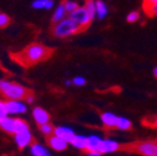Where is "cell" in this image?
Wrapping results in <instances>:
<instances>
[{
	"label": "cell",
	"mask_w": 157,
	"mask_h": 156,
	"mask_svg": "<svg viewBox=\"0 0 157 156\" xmlns=\"http://www.w3.org/2000/svg\"><path fill=\"white\" fill-rule=\"evenodd\" d=\"M54 49L45 46L43 44H39V43H33L28 46H25L21 51H19L16 54L13 55L14 59L25 68L33 66L35 64L41 63L52 55Z\"/></svg>",
	"instance_id": "1"
},
{
	"label": "cell",
	"mask_w": 157,
	"mask_h": 156,
	"mask_svg": "<svg viewBox=\"0 0 157 156\" xmlns=\"http://www.w3.org/2000/svg\"><path fill=\"white\" fill-rule=\"evenodd\" d=\"M0 94L9 100H25L31 91L17 83L0 80Z\"/></svg>",
	"instance_id": "2"
},
{
	"label": "cell",
	"mask_w": 157,
	"mask_h": 156,
	"mask_svg": "<svg viewBox=\"0 0 157 156\" xmlns=\"http://www.w3.org/2000/svg\"><path fill=\"white\" fill-rule=\"evenodd\" d=\"M82 31H85L82 26L78 25L75 20H72L70 18L63 19L59 23H55L52 28V34L57 37H67V36L82 33Z\"/></svg>",
	"instance_id": "3"
},
{
	"label": "cell",
	"mask_w": 157,
	"mask_h": 156,
	"mask_svg": "<svg viewBox=\"0 0 157 156\" xmlns=\"http://www.w3.org/2000/svg\"><path fill=\"white\" fill-rule=\"evenodd\" d=\"M121 150L128 152H136L142 156H157L156 141H133L121 145Z\"/></svg>",
	"instance_id": "4"
},
{
	"label": "cell",
	"mask_w": 157,
	"mask_h": 156,
	"mask_svg": "<svg viewBox=\"0 0 157 156\" xmlns=\"http://www.w3.org/2000/svg\"><path fill=\"white\" fill-rule=\"evenodd\" d=\"M0 129L4 130L8 134H16V132H20V131H25L29 130L28 124L24 120L20 119H11V118H4L0 120Z\"/></svg>",
	"instance_id": "5"
},
{
	"label": "cell",
	"mask_w": 157,
	"mask_h": 156,
	"mask_svg": "<svg viewBox=\"0 0 157 156\" xmlns=\"http://www.w3.org/2000/svg\"><path fill=\"white\" fill-rule=\"evenodd\" d=\"M69 18L72 19V20H75L78 25H81L84 30H86L94 20V19L90 16V14L87 13L85 6H78L76 10H74L72 13L69 14Z\"/></svg>",
	"instance_id": "6"
},
{
	"label": "cell",
	"mask_w": 157,
	"mask_h": 156,
	"mask_svg": "<svg viewBox=\"0 0 157 156\" xmlns=\"http://www.w3.org/2000/svg\"><path fill=\"white\" fill-rule=\"evenodd\" d=\"M46 141H48V145L54 149L55 151H64L67 149V141H65L64 139H61L60 136H57L55 134H51V135H48L46 138Z\"/></svg>",
	"instance_id": "7"
},
{
	"label": "cell",
	"mask_w": 157,
	"mask_h": 156,
	"mask_svg": "<svg viewBox=\"0 0 157 156\" xmlns=\"http://www.w3.org/2000/svg\"><path fill=\"white\" fill-rule=\"evenodd\" d=\"M33 135L30 134L29 130H25V131H20V132H16L15 134V142L17 145V147L20 149H24L28 145H31L33 144Z\"/></svg>",
	"instance_id": "8"
},
{
	"label": "cell",
	"mask_w": 157,
	"mask_h": 156,
	"mask_svg": "<svg viewBox=\"0 0 157 156\" xmlns=\"http://www.w3.org/2000/svg\"><path fill=\"white\" fill-rule=\"evenodd\" d=\"M6 103V109H8V114H23L26 111V106L24 103H21V100H8Z\"/></svg>",
	"instance_id": "9"
},
{
	"label": "cell",
	"mask_w": 157,
	"mask_h": 156,
	"mask_svg": "<svg viewBox=\"0 0 157 156\" xmlns=\"http://www.w3.org/2000/svg\"><path fill=\"white\" fill-rule=\"evenodd\" d=\"M117 150H121V145L113 141V140H102L100 149H99V154H107V152H115Z\"/></svg>",
	"instance_id": "10"
},
{
	"label": "cell",
	"mask_w": 157,
	"mask_h": 156,
	"mask_svg": "<svg viewBox=\"0 0 157 156\" xmlns=\"http://www.w3.org/2000/svg\"><path fill=\"white\" fill-rule=\"evenodd\" d=\"M33 116H34L35 121H36L39 125L46 124V123H49V120H50V115L48 114V111L44 110V109H41V107H35L34 111H33Z\"/></svg>",
	"instance_id": "11"
},
{
	"label": "cell",
	"mask_w": 157,
	"mask_h": 156,
	"mask_svg": "<svg viewBox=\"0 0 157 156\" xmlns=\"http://www.w3.org/2000/svg\"><path fill=\"white\" fill-rule=\"evenodd\" d=\"M117 119H119V116H116L115 114L112 112H104L101 115V121L104 124V126L106 129H115L116 125H117Z\"/></svg>",
	"instance_id": "12"
},
{
	"label": "cell",
	"mask_w": 157,
	"mask_h": 156,
	"mask_svg": "<svg viewBox=\"0 0 157 156\" xmlns=\"http://www.w3.org/2000/svg\"><path fill=\"white\" fill-rule=\"evenodd\" d=\"M54 134L57 135V136H60L61 139H64V140L67 141L69 144H70L71 140L75 138V132H74V130H71V129H69V127H64V126L55 127Z\"/></svg>",
	"instance_id": "13"
},
{
	"label": "cell",
	"mask_w": 157,
	"mask_h": 156,
	"mask_svg": "<svg viewBox=\"0 0 157 156\" xmlns=\"http://www.w3.org/2000/svg\"><path fill=\"white\" fill-rule=\"evenodd\" d=\"M102 142V139L99 138V136H89L87 138V149L86 151L89 152H99V149H100V145Z\"/></svg>",
	"instance_id": "14"
},
{
	"label": "cell",
	"mask_w": 157,
	"mask_h": 156,
	"mask_svg": "<svg viewBox=\"0 0 157 156\" xmlns=\"http://www.w3.org/2000/svg\"><path fill=\"white\" fill-rule=\"evenodd\" d=\"M74 147L80 149V150H86L87 149V138L81 135H75V138L71 140L70 142Z\"/></svg>",
	"instance_id": "15"
},
{
	"label": "cell",
	"mask_w": 157,
	"mask_h": 156,
	"mask_svg": "<svg viewBox=\"0 0 157 156\" xmlns=\"http://www.w3.org/2000/svg\"><path fill=\"white\" fill-rule=\"evenodd\" d=\"M66 14H67V11H66L64 4H60V5L57 6V9L55 10L54 15H52V23L55 24V23H59L60 20H63V19H65V15Z\"/></svg>",
	"instance_id": "16"
},
{
	"label": "cell",
	"mask_w": 157,
	"mask_h": 156,
	"mask_svg": "<svg viewBox=\"0 0 157 156\" xmlns=\"http://www.w3.org/2000/svg\"><path fill=\"white\" fill-rule=\"evenodd\" d=\"M96 5V15L99 19H104L107 15V6L105 5V3L102 0H96L95 2Z\"/></svg>",
	"instance_id": "17"
},
{
	"label": "cell",
	"mask_w": 157,
	"mask_h": 156,
	"mask_svg": "<svg viewBox=\"0 0 157 156\" xmlns=\"http://www.w3.org/2000/svg\"><path fill=\"white\" fill-rule=\"evenodd\" d=\"M30 151H31V154L34 156H51L45 147H43L41 145H39V144H31Z\"/></svg>",
	"instance_id": "18"
},
{
	"label": "cell",
	"mask_w": 157,
	"mask_h": 156,
	"mask_svg": "<svg viewBox=\"0 0 157 156\" xmlns=\"http://www.w3.org/2000/svg\"><path fill=\"white\" fill-rule=\"evenodd\" d=\"M144 10L148 16H153V10L157 8V0H144Z\"/></svg>",
	"instance_id": "19"
},
{
	"label": "cell",
	"mask_w": 157,
	"mask_h": 156,
	"mask_svg": "<svg viewBox=\"0 0 157 156\" xmlns=\"http://www.w3.org/2000/svg\"><path fill=\"white\" fill-rule=\"evenodd\" d=\"M54 6L52 0H35L33 3L34 9H51Z\"/></svg>",
	"instance_id": "20"
},
{
	"label": "cell",
	"mask_w": 157,
	"mask_h": 156,
	"mask_svg": "<svg viewBox=\"0 0 157 156\" xmlns=\"http://www.w3.org/2000/svg\"><path fill=\"white\" fill-rule=\"evenodd\" d=\"M116 127L120 129V130H131L132 129V123L126 118H119L117 119Z\"/></svg>",
	"instance_id": "21"
},
{
	"label": "cell",
	"mask_w": 157,
	"mask_h": 156,
	"mask_svg": "<svg viewBox=\"0 0 157 156\" xmlns=\"http://www.w3.org/2000/svg\"><path fill=\"white\" fill-rule=\"evenodd\" d=\"M87 10V13L90 14V16L94 19L96 16V5L94 0H85V5H84Z\"/></svg>",
	"instance_id": "22"
},
{
	"label": "cell",
	"mask_w": 157,
	"mask_h": 156,
	"mask_svg": "<svg viewBox=\"0 0 157 156\" xmlns=\"http://www.w3.org/2000/svg\"><path fill=\"white\" fill-rule=\"evenodd\" d=\"M142 125L144 126H148V127H153L157 129V115L156 116H147L142 120Z\"/></svg>",
	"instance_id": "23"
},
{
	"label": "cell",
	"mask_w": 157,
	"mask_h": 156,
	"mask_svg": "<svg viewBox=\"0 0 157 156\" xmlns=\"http://www.w3.org/2000/svg\"><path fill=\"white\" fill-rule=\"evenodd\" d=\"M39 129H40V131H41L43 134H45L46 136L54 134V130H55V127H54L50 123H46V124H43V125H39Z\"/></svg>",
	"instance_id": "24"
},
{
	"label": "cell",
	"mask_w": 157,
	"mask_h": 156,
	"mask_svg": "<svg viewBox=\"0 0 157 156\" xmlns=\"http://www.w3.org/2000/svg\"><path fill=\"white\" fill-rule=\"evenodd\" d=\"M63 4H64V6H65V9H66V11L69 14L72 13L74 10H76L78 8V4L75 3V2H71V0H66V2H64Z\"/></svg>",
	"instance_id": "25"
},
{
	"label": "cell",
	"mask_w": 157,
	"mask_h": 156,
	"mask_svg": "<svg viewBox=\"0 0 157 156\" xmlns=\"http://www.w3.org/2000/svg\"><path fill=\"white\" fill-rule=\"evenodd\" d=\"M9 23H10V18L4 13H0V28L8 26Z\"/></svg>",
	"instance_id": "26"
},
{
	"label": "cell",
	"mask_w": 157,
	"mask_h": 156,
	"mask_svg": "<svg viewBox=\"0 0 157 156\" xmlns=\"http://www.w3.org/2000/svg\"><path fill=\"white\" fill-rule=\"evenodd\" d=\"M127 21L128 23H136L137 20L140 19V13H137V11H131L128 15H127Z\"/></svg>",
	"instance_id": "27"
},
{
	"label": "cell",
	"mask_w": 157,
	"mask_h": 156,
	"mask_svg": "<svg viewBox=\"0 0 157 156\" xmlns=\"http://www.w3.org/2000/svg\"><path fill=\"white\" fill-rule=\"evenodd\" d=\"M8 116V109H6V103L0 101V120Z\"/></svg>",
	"instance_id": "28"
},
{
	"label": "cell",
	"mask_w": 157,
	"mask_h": 156,
	"mask_svg": "<svg viewBox=\"0 0 157 156\" xmlns=\"http://www.w3.org/2000/svg\"><path fill=\"white\" fill-rule=\"evenodd\" d=\"M72 83H74L76 86H82V85L86 84V80L84 79V77H81V76H77V77H75V79L72 80Z\"/></svg>",
	"instance_id": "29"
},
{
	"label": "cell",
	"mask_w": 157,
	"mask_h": 156,
	"mask_svg": "<svg viewBox=\"0 0 157 156\" xmlns=\"http://www.w3.org/2000/svg\"><path fill=\"white\" fill-rule=\"evenodd\" d=\"M25 100H26L28 103H30V104L34 101V95H33V92H31V94H29V95L26 96V99H25Z\"/></svg>",
	"instance_id": "30"
},
{
	"label": "cell",
	"mask_w": 157,
	"mask_h": 156,
	"mask_svg": "<svg viewBox=\"0 0 157 156\" xmlns=\"http://www.w3.org/2000/svg\"><path fill=\"white\" fill-rule=\"evenodd\" d=\"M87 156H101V154H99V152H90Z\"/></svg>",
	"instance_id": "31"
},
{
	"label": "cell",
	"mask_w": 157,
	"mask_h": 156,
	"mask_svg": "<svg viewBox=\"0 0 157 156\" xmlns=\"http://www.w3.org/2000/svg\"><path fill=\"white\" fill-rule=\"evenodd\" d=\"M153 75H155V77H156V79H157V68L153 70Z\"/></svg>",
	"instance_id": "32"
},
{
	"label": "cell",
	"mask_w": 157,
	"mask_h": 156,
	"mask_svg": "<svg viewBox=\"0 0 157 156\" xmlns=\"http://www.w3.org/2000/svg\"><path fill=\"white\" fill-rule=\"evenodd\" d=\"M153 15L157 16V8H155V10H153Z\"/></svg>",
	"instance_id": "33"
}]
</instances>
